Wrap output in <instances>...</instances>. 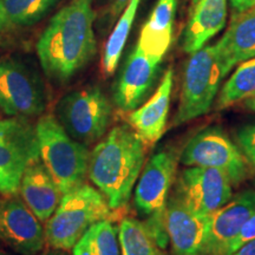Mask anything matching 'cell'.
<instances>
[{"instance_id": "6da1fadb", "label": "cell", "mask_w": 255, "mask_h": 255, "mask_svg": "<svg viewBox=\"0 0 255 255\" xmlns=\"http://www.w3.org/2000/svg\"><path fill=\"white\" fill-rule=\"evenodd\" d=\"M94 21L92 0H70L51 18L36 49L41 69L53 82H68L94 58Z\"/></svg>"}, {"instance_id": "7a4b0ae2", "label": "cell", "mask_w": 255, "mask_h": 255, "mask_svg": "<svg viewBox=\"0 0 255 255\" xmlns=\"http://www.w3.org/2000/svg\"><path fill=\"white\" fill-rule=\"evenodd\" d=\"M145 143L132 128L115 127L90 155L89 177L114 210L129 202L144 164Z\"/></svg>"}, {"instance_id": "3957f363", "label": "cell", "mask_w": 255, "mask_h": 255, "mask_svg": "<svg viewBox=\"0 0 255 255\" xmlns=\"http://www.w3.org/2000/svg\"><path fill=\"white\" fill-rule=\"evenodd\" d=\"M36 131L40 159L62 195L83 186L89 175L91 155L87 145L72 138L51 115L38 120Z\"/></svg>"}, {"instance_id": "277c9868", "label": "cell", "mask_w": 255, "mask_h": 255, "mask_svg": "<svg viewBox=\"0 0 255 255\" xmlns=\"http://www.w3.org/2000/svg\"><path fill=\"white\" fill-rule=\"evenodd\" d=\"M111 210L101 191L84 183L62 196L46 221V244L52 250H72L92 226L108 220Z\"/></svg>"}, {"instance_id": "5b68a950", "label": "cell", "mask_w": 255, "mask_h": 255, "mask_svg": "<svg viewBox=\"0 0 255 255\" xmlns=\"http://www.w3.org/2000/svg\"><path fill=\"white\" fill-rule=\"evenodd\" d=\"M177 163L178 154L174 148H164L157 151L145 164L135 189L137 209L148 218L146 226L163 250L169 241L165 231V208Z\"/></svg>"}, {"instance_id": "8992f818", "label": "cell", "mask_w": 255, "mask_h": 255, "mask_svg": "<svg viewBox=\"0 0 255 255\" xmlns=\"http://www.w3.org/2000/svg\"><path fill=\"white\" fill-rule=\"evenodd\" d=\"M225 78L215 45H205L191 53L184 69L180 105L174 126H180L207 114Z\"/></svg>"}, {"instance_id": "52a82bcc", "label": "cell", "mask_w": 255, "mask_h": 255, "mask_svg": "<svg viewBox=\"0 0 255 255\" xmlns=\"http://www.w3.org/2000/svg\"><path fill=\"white\" fill-rule=\"evenodd\" d=\"M187 167L218 169L239 186L251 175V163L246 155L219 128H207L187 143L180 157Z\"/></svg>"}, {"instance_id": "ba28073f", "label": "cell", "mask_w": 255, "mask_h": 255, "mask_svg": "<svg viewBox=\"0 0 255 255\" xmlns=\"http://www.w3.org/2000/svg\"><path fill=\"white\" fill-rule=\"evenodd\" d=\"M111 104L97 87L70 92L59 102L58 121L76 141L89 145L105 133L111 119Z\"/></svg>"}, {"instance_id": "9c48e42d", "label": "cell", "mask_w": 255, "mask_h": 255, "mask_svg": "<svg viewBox=\"0 0 255 255\" xmlns=\"http://www.w3.org/2000/svg\"><path fill=\"white\" fill-rule=\"evenodd\" d=\"M44 109L45 92L36 73L20 60H0V110L7 116L27 119Z\"/></svg>"}, {"instance_id": "30bf717a", "label": "cell", "mask_w": 255, "mask_h": 255, "mask_svg": "<svg viewBox=\"0 0 255 255\" xmlns=\"http://www.w3.org/2000/svg\"><path fill=\"white\" fill-rule=\"evenodd\" d=\"M0 241L19 255H38L44 250L45 229L21 197H0Z\"/></svg>"}, {"instance_id": "8fae6325", "label": "cell", "mask_w": 255, "mask_h": 255, "mask_svg": "<svg viewBox=\"0 0 255 255\" xmlns=\"http://www.w3.org/2000/svg\"><path fill=\"white\" fill-rule=\"evenodd\" d=\"M176 195L193 212L207 218L232 199L233 184L218 169L189 167L178 178Z\"/></svg>"}, {"instance_id": "7c38bea8", "label": "cell", "mask_w": 255, "mask_h": 255, "mask_svg": "<svg viewBox=\"0 0 255 255\" xmlns=\"http://www.w3.org/2000/svg\"><path fill=\"white\" fill-rule=\"evenodd\" d=\"M40 158L36 128L26 119L0 120V171L19 188L25 169Z\"/></svg>"}, {"instance_id": "4fadbf2b", "label": "cell", "mask_w": 255, "mask_h": 255, "mask_svg": "<svg viewBox=\"0 0 255 255\" xmlns=\"http://www.w3.org/2000/svg\"><path fill=\"white\" fill-rule=\"evenodd\" d=\"M255 213V191L241 193L206 218L202 255H228L233 240Z\"/></svg>"}, {"instance_id": "5bb4252c", "label": "cell", "mask_w": 255, "mask_h": 255, "mask_svg": "<svg viewBox=\"0 0 255 255\" xmlns=\"http://www.w3.org/2000/svg\"><path fill=\"white\" fill-rule=\"evenodd\" d=\"M165 231L174 255H202L206 218L193 212L176 194L168 200Z\"/></svg>"}, {"instance_id": "9a60e30c", "label": "cell", "mask_w": 255, "mask_h": 255, "mask_svg": "<svg viewBox=\"0 0 255 255\" xmlns=\"http://www.w3.org/2000/svg\"><path fill=\"white\" fill-rule=\"evenodd\" d=\"M161 62L152 59L136 45L128 57L115 90V103L122 111H132L150 90Z\"/></svg>"}, {"instance_id": "2e32d148", "label": "cell", "mask_w": 255, "mask_h": 255, "mask_svg": "<svg viewBox=\"0 0 255 255\" xmlns=\"http://www.w3.org/2000/svg\"><path fill=\"white\" fill-rule=\"evenodd\" d=\"M223 76L242 62L255 57V5L234 13L227 31L214 44Z\"/></svg>"}, {"instance_id": "e0dca14e", "label": "cell", "mask_w": 255, "mask_h": 255, "mask_svg": "<svg viewBox=\"0 0 255 255\" xmlns=\"http://www.w3.org/2000/svg\"><path fill=\"white\" fill-rule=\"evenodd\" d=\"M174 85V70L168 69L149 101L130 113V126L145 144H154L164 133Z\"/></svg>"}, {"instance_id": "ac0fdd59", "label": "cell", "mask_w": 255, "mask_h": 255, "mask_svg": "<svg viewBox=\"0 0 255 255\" xmlns=\"http://www.w3.org/2000/svg\"><path fill=\"white\" fill-rule=\"evenodd\" d=\"M18 190L21 200L41 222L52 216L63 196L40 158L25 169Z\"/></svg>"}, {"instance_id": "d6986e66", "label": "cell", "mask_w": 255, "mask_h": 255, "mask_svg": "<svg viewBox=\"0 0 255 255\" xmlns=\"http://www.w3.org/2000/svg\"><path fill=\"white\" fill-rule=\"evenodd\" d=\"M227 20V0H195L184 28L182 49L194 53L225 27Z\"/></svg>"}, {"instance_id": "ffe728a7", "label": "cell", "mask_w": 255, "mask_h": 255, "mask_svg": "<svg viewBox=\"0 0 255 255\" xmlns=\"http://www.w3.org/2000/svg\"><path fill=\"white\" fill-rule=\"evenodd\" d=\"M176 7L177 0H158L139 33L137 46L157 62L170 47Z\"/></svg>"}, {"instance_id": "44dd1931", "label": "cell", "mask_w": 255, "mask_h": 255, "mask_svg": "<svg viewBox=\"0 0 255 255\" xmlns=\"http://www.w3.org/2000/svg\"><path fill=\"white\" fill-rule=\"evenodd\" d=\"M121 255H165L145 222L127 218L119 226Z\"/></svg>"}, {"instance_id": "7402d4cb", "label": "cell", "mask_w": 255, "mask_h": 255, "mask_svg": "<svg viewBox=\"0 0 255 255\" xmlns=\"http://www.w3.org/2000/svg\"><path fill=\"white\" fill-rule=\"evenodd\" d=\"M141 1L142 0H130L128 2L126 8L123 9L122 15L115 25L109 39L105 44L103 59H102V68H103V71L107 75L114 73L117 65H119L121 56H122L130 30H131L133 21H135L137 9H138Z\"/></svg>"}, {"instance_id": "603a6c76", "label": "cell", "mask_w": 255, "mask_h": 255, "mask_svg": "<svg viewBox=\"0 0 255 255\" xmlns=\"http://www.w3.org/2000/svg\"><path fill=\"white\" fill-rule=\"evenodd\" d=\"M253 97H255V57L242 62L226 82L216 102V109H226Z\"/></svg>"}, {"instance_id": "cb8c5ba5", "label": "cell", "mask_w": 255, "mask_h": 255, "mask_svg": "<svg viewBox=\"0 0 255 255\" xmlns=\"http://www.w3.org/2000/svg\"><path fill=\"white\" fill-rule=\"evenodd\" d=\"M59 0H2L11 27H25L38 23Z\"/></svg>"}, {"instance_id": "d4e9b609", "label": "cell", "mask_w": 255, "mask_h": 255, "mask_svg": "<svg viewBox=\"0 0 255 255\" xmlns=\"http://www.w3.org/2000/svg\"><path fill=\"white\" fill-rule=\"evenodd\" d=\"M92 229V245L96 255H121L119 228L109 220H104L96 223Z\"/></svg>"}, {"instance_id": "484cf974", "label": "cell", "mask_w": 255, "mask_h": 255, "mask_svg": "<svg viewBox=\"0 0 255 255\" xmlns=\"http://www.w3.org/2000/svg\"><path fill=\"white\" fill-rule=\"evenodd\" d=\"M238 142L250 163L255 168V123L247 124L239 130Z\"/></svg>"}, {"instance_id": "4316f807", "label": "cell", "mask_w": 255, "mask_h": 255, "mask_svg": "<svg viewBox=\"0 0 255 255\" xmlns=\"http://www.w3.org/2000/svg\"><path fill=\"white\" fill-rule=\"evenodd\" d=\"M252 240H255V213L247 220L244 227L241 228L240 233L238 234V237L233 240L231 247L228 250V255L235 253L241 246H244L245 244Z\"/></svg>"}, {"instance_id": "83f0119b", "label": "cell", "mask_w": 255, "mask_h": 255, "mask_svg": "<svg viewBox=\"0 0 255 255\" xmlns=\"http://www.w3.org/2000/svg\"><path fill=\"white\" fill-rule=\"evenodd\" d=\"M92 227L85 233L84 237L72 248V255H96L94 245H92V235H94Z\"/></svg>"}, {"instance_id": "f1b7e54d", "label": "cell", "mask_w": 255, "mask_h": 255, "mask_svg": "<svg viewBox=\"0 0 255 255\" xmlns=\"http://www.w3.org/2000/svg\"><path fill=\"white\" fill-rule=\"evenodd\" d=\"M18 191V187L14 186L9 178L0 171V193L2 195H14Z\"/></svg>"}, {"instance_id": "f546056e", "label": "cell", "mask_w": 255, "mask_h": 255, "mask_svg": "<svg viewBox=\"0 0 255 255\" xmlns=\"http://www.w3.org/2000/svg\"><path fill=\"white\" fill-rule=\"evenodd\" d=\"M130 0H109V6H108V12H109L110 17L115 20L119 15L122 13L123 9L126 8Z\"/></svg>"}, {"instance_id": "4dcf8cb0", "label": "cell", "mask_w": 255, "mask_h": 255, "mask_svg": "<svg viewBox=\"0 0 255 255\" xmlns=\"http://www.w3.org/2000/svg\"><path fill=\"white\" fill-rule=\"evenodd\" d=\"M229 2L234 9V13H240L255 5V0H229Z\"/></svg>"}, {"instance_id": "1f68e13d", "label": "cell", "mask_w": 255, "mask_h": 255, "mask_svg": "<svg viewBox=\"0 0 255 255\" xmlns=\"http://www.w3.org/2000/svg\"><path fill=\"white\" fill-rule=\"evenodd\" d=\"M232 255H255V240L245 244Z\"/></svg>"}, {"instance_id": "d6a6232c", "label": "cell", "mask_w": 255, "mask_h": 255, "mask_svg": "<svg viewBox=\"0 0 255 255\" xmlns=\"http://www.w3.org/2000/svg\"><path fill=\"white\" fill-rule=\"evenodd\" d=\"M9 28H12V27L8 23L7 18H6L5 9H4V2H2V0H0V33H1V32L9 30Z\"/></svg>"}, {"instance_id": "836d02e7", "label": "cell", "mask_w": 255, "mask_h": 255, "mask_svg": "<svg viewBox=\"0 0 255 255\" xmlns=\"http://www.w3.org/2000/svg\"><path fill=\"white\" fill-rule=\"evenodd\" d=\"M38 255H68L65 253V252L64 251H59V250H52V248H51L50 251H47V252H44V253H41V254H38Z\"/></svg>"}, {"instance_id": "e575fe53", "label": "cell", "mask_w": 255, "mask_h": 255, "mask_svg": "<svg viewBox=\"0 0 255 255\" xmlns=\"http://www.w3.org/2000/svg\"><path fill=\"white\" fill-rule=\"evenodd\" d=\"M247 107L250 108V109L255 111V97L250 98V100L247 101Z\"/></svg>"}, {"instance_id": "d590c367", "label": "cell", "mask_w": 255, "mask_h": 255, "mask_svg": "<svg viewBox=\"0 0 255 255\" xmlns=\"http://www.w3.org/2000/svg\"><path fill=\"white\" fill-rule=\"evenodd\" d=\"M0 255H14V254L8 253V252H6L4 250H0Z\"/></svg>"}]
</instances>
